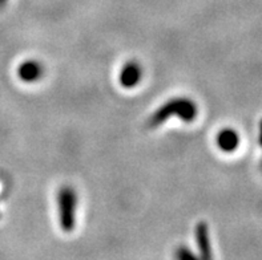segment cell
Returning a JSON list of instances; mask_svg holds the SVG:
<instances>
[{
    "label": "cell",
    "instance_id": "3957f363",
    "mask_svg": "<svg viewBox=\"0 0 262 260\" xmlns=\"http://www.w3.org/2000/svg\"><path fill=\"white\" fill-rule=\"evenodd\" d=\"M141 79H143V68L137 61L126 63L123 66L119 76L120 85L126 89L135 88L136 85H139Z\"/></svg>",
    "mask_w": 262,
    "mask_h": 260
},
{
    "label": "cell",
    "instance_id": "52a82bcc",
    "mask_svg": "<svg viewBox=\"0 0 262 260\" xmlns=\"http://www.w3.org/2000/svg\"><path fill=\"white\" fill-rule=\"evenodd\" d=\"M174 256L177 257V259H197V256L194 254H193V251L189 250L188 247H179L176 251V254H174Z\"/></svg>",
    "mask_w": 262,
    "mask_h": 260
},
{
    "label": "cell",
    "instance_id": "8992f818",
    "mask_svg": "<svg viewBox=\"0 0 262 260\" xmlns=\"http://www.w3.org/2000/svg\"><path fill=\"white\" fill-rule=\"evenodd\" d=\"M196 243L200 250V256L204 259H210L212 257V247H210V237L209 227L205 222H200L196 226Z\"/></svg>",
    "mask_w": 262,
    "mask_h": 260
},
{
    "label": "cell",
    "instance_id": "9c48e42d",
    "mask_svg": "<svg viewBox=\"0 0 262 260\" xmlns=\"http://www.w3.org/2000/svg\"><path fill=\"white\" fill-rule=\"evenodd\" d=\"M7 0H0V8H3L4 6H6Z\"/></svg>",
    "mask_w": 262,
    "mask_h": 260
},
{
    "label": "cell",
    "instance_id": "ba28073f",
    "mask_svg": "<svg viewBox=\"0 0 262 260\" xmlns=\"http://www.w3.org/2000/svg\"><path fill=\"white\" fill-rule=\"evenodd\" d=\"M258 142H259V145L262 146V121H261V124H259V135H258Z\"/></svg>",
    "mask_w": 262,
    "mask_h": 260
},
{
    "label": "cell",
    "instance_id": "5b68a950",
    "mask_svg": "<svg viewBox=\"0 0 262 260\" xmlns=\"http://www.w3.org/2000/svg\"><path fill=\"white\" fill-rule=\"evenodd\" d=\"M217 146L224 153H233L239 146V135L234 129L225 128L217 134Z\"/></svg>",
    "mask_w": 262,
    "mask_h": 260
},
{
    "label": "cell",
    "instance_id": "6da1fadb",
    "mask_svg": "<svg viewBox=\"0 0 262 260\" xmlns=\"http://www.w3.org/2000/svg\"><path fill=\"white\" fill-rule=\"evenodd\" d=\"M197 114H199V108L196 102L188 97H177L160 106L156 112L150 115L148 122L150 128H157L168 121L170 117H177L184 122H192L193 120H196Z\"/></svg>",
    "mask_w": 262,
    "mask_h": 260
},
{
    "label": "cell",
    "instance_id": "7a4b0ae2",
    "mask_svg": "<svg viewBox=\"0 0 262 260\" xmlns=\"http://www.w3.org/2000/svg\"><path fill=\"white\" fill-rule=\"evenodd\" d=\"M77 193L71 186H63L57 193L60 227L64 232H72L76 226Z\"/></svg>",
    "mask_w": 262,
    "mask_h": 260
},
{
    "label": "cell",
    "instance_id": "277c9868",
    "mask_svg": "<svg viewBox=\"0 0 262 260\" xmlns=\"http://www.w3.org/2000/svg\"><path fill=\"white\" fill-rule=\"evenodd\" d=\"M44 75V69L41 64L35 60H28L17 66V76L23 83H36Z\"/></svg>",
    "mask_w": 262,
    "mask_h": 260
}]
</instances>
